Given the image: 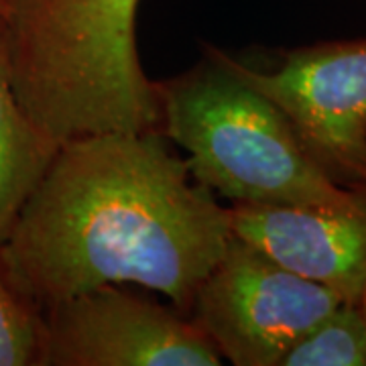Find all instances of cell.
<instances>
[{"label": "cell", "instance_id": "obj_1", "mask_svg": "<svg viewBox=\"0 0 366 366\" xmlns=\"http://www.w3.org/2000/svg\"><path fill=\"white\" fill-rule=\"evenodd\" d=\"M230 236L228 209L163 132L88 134L53 153L0 244V269L39 312L122 283L189 312Z\"/></svg>", "mask_w": 366, "mask_h": 366}, {"label": "cell", "instance_id": "obj_2", "mask_svg": "<svg viewBox=\"0 0 366 366\" xmlns=\"http://www.w3.org/2000/svg\"><path fill=\"white\" fill-rule=\"evenodd\" d=\"M141 0H4L16 98L55 147L104 132L159 131L157 84L137 51Z\"/></svg>", "mask_w": 366, "mask_h": 366}, {"label": "cell", "instance_id": "obj_3", "mask_svg": "<svg viewBox=\"0 0 366 366\" xmlns=\"http://www.w3.org/2000/svg\"><path fill=\"white\" fill-rule=\"evenodd\" d=\"M157 84L163 137L187 151L209 192L249 206L354 208L366 194L336 183L281 108L250 88L209 47L206 59Z\"/></svg>", "mask_w": 366, "mask_h": 366}, {"label": "cell", "instance_id": "obj_4", "mask_svg": "<svg viewBox=\"0 0 366 366\" xmlns=\"http://www.w3.org/2000/svg\"><path fill=\"white\" fill-rule=\"evenodd\" d=\"M340 303L334 291L291 273L232 234L189 312L232 365L279 366L289 348Z\"/></svg>", "mask_w": 366, "mask_h": 366}, {"label": "cell", "instance_id": "obj_5", "mask_svg": "<svg viewBox=\"0 0 366 366\" xmlns=\"http://www.w3.org/2000/svg\"><path fill=\"white\" fill-rule=\"evenodd\" d=\"M216 51L244 84L281 108L334 182L366 194V37L293 49L274 71Z\"/></svg>", "mask_w": 366, "mask_h": 366}, {"label": "cell", "instance_id": "obj_6", "mask_svg": "<svg viewBox=\"0 0 366 366\" xmlns=\"http://www.w3.org/2000/svg\"><path fill=\"white\" fill-rule=\"evenodd\" d=\"M41 336V366L222 365L192 320L117 285L47 305Z\"/></svg>", "mask_w": 366, "mask_h": 366}, {"label": "cell", "instance_id": "obj_7", "mask_svg": "<svg viewBox=\"0 0 366 366\" xmlns=\"http://www.w3.org/2000/svg\"><path fill=\"white\" fill-rule=\"evenodd\" d=\"M232 234L277 264L360 303L366 281V202L354 208L249 206L228 209Z\"/></svg>", "mask_w": 366, "mask_h": 366}, {"label": "cell", "instance_id": "obj_8", "mask_svg": "<svg viewBox=\"0 0 366 366\" xmlns=\"http://www.w3.org/2000/svg\"><path fill=\"white\" fill-rule=\"evenodd\" d=\"M57 147L26 117L16 98L6 29L0 16V244Z\"/></svg>", "mask_w": 366, "mask_h": 366}, {"label": "cell", "instance_id": "obj_9", "mask_svg": "<svg viewBox=\"0 0 366 366\" xmlns=\"http://www.w3.org/2000/svg\"><path fill=\"white\" fill-rule=\"evenodd\" d=\"M279 366H366V314L342 301L289 348Z\"/></svg>", "mask_w": 366, "mask_h": 366}, {"label": "cell", "instance_id": "obj_10", "mask_svg": "<svg viewBox=\"0 0 366 366\" xmlns=\"http://www.w3.org/2000/svg\"><path fill=\"white\" fill-rule=\"evenodd\" d=\"M41 312L25 301L0 269V366H41Z\"/></svg>", "mask_w": 366, "mask_h": 366}, {"label": "cell", "instance_id": "obj_11", "mask_svg": "<svg viewBox=\"0 0 366 366\" xmlns=\"http://www.w3.org/2000/svg\"><path fill=\"white\" fill-rule=\"evenodd\" d=\"M360 305H362V310H365V314H366V281H365V289H362V297H360Z\"/></svg>", "mask_w": 366, "mask_h": 366}, {"label": "cell", "instance_id": "obj_12", "mask_svg": "<svg viewBox=\"0 0 366 366\" xmlns=\"http://www.w3.org/2000/svg\"><path fill=\"white\" fill-rule=\"evenodd\" d=\"M2 6H4V0H0V13H2Z\"/></svg>", "mask_w": 366, "mask_h": 366}]
</instances>
